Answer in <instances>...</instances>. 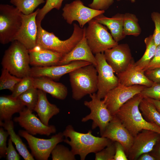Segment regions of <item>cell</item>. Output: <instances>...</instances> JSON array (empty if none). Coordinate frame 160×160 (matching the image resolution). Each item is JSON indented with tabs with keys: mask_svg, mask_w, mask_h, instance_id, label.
<instances>
[{
	"mask_svg": "<svg viewBox=\"0 0 160 160\" xmlns=\"http://www.w3.org/2000/svg\"><path fill=\"white\" fill-rule=\"evenodd\" d=\"M91 64L84 61H76L63 65L31 68L29 76L34 78L44 76L53 80H59L62 76L80 67Z\"/></svg>",
	"mask_w": 160,
	"mask_h": 160,
	"instance_id": "ac0fdd59",
	"label": "cell"
},
{
	"mask_svg": "<svg viewBox=\"0 0 160 160\" xmlns=\"http://www.w3.org/2000/svg\"><path fill=\"white\" fill-rule=\"evenodd\" d=\"M19 135L27 142L31 153L38 160H47L55 147L59 143L63 141V132H59L48 139L35 137L25 130H20Z\"/></svg>",
	"mask_w": 160,
	"mask_h": 160,
	"instance_id": "ba28073f",
	"label": "cell"
},
{
	"mask_svg": "<svg viewBox=\"0 0 160 160\" xmlns=\"http://www.w3.org/2000/svg\"><path fill=\"white\" fill-rule=\"evenodd\" d=\"M141 32V29L136 16L129 13L124 14L123 35L124 38L127 35L137 36Z\"/></svg>",
	"mask_w": 160,
	"mask_h": 160,
	"instance_id": "f1b7e54d",
	"label": "cell"
},
{
	"mask_svg": "<svg viewBox=\"0 0 160 160\" xmlns=\"http://www.w3.org/2000/svg\"><path fill=\"white\" fill-rule=\"evenodd\" d=\"M21 79L11 74L7 69L2 68L0 77V90L7 89L12 92L15 85Z\"/></svg>",
	"mask_w": 160,
	"mask_h": 160,
	"instance_id": "1f68e13d",
	"label": "cell"
},
{
	"mask_svg": "<svg viewBox=\"0 0 160 160\" xmlns=\"http://www.w3.org/2000/svg\"><path fill=\"white\" fill-rule=\"evenodd\" d=\"M22 13L16 7L0 5V42L3 44L14 41L22 24Z\"/></svg>",
	"mask_w": 160,
	"mask_h": 160,
	"instance_id": "8992f818",
	"label": "cell"
},
{
	"mask_svg": "<svg viewBox=\"0 0 160 160\" xmlns=\"http://www.w3.org/2000/svg\"><path fill=\"white\" fill-rule=\"evenodd\" d=\"M84 28V34L81 39L69 53L65 55L59 62L57 65L67 64L76 61H84L93 65L95 67L97 62L87 43L85 36L86 27Z\"/></svg>",
	"mask_w": 160,
	"mask_h": 160,
	"instance_id": "d6986e66",
	"label": "cell"
},
{
	"mask_svg": "<svg viewBox=\"0 0 160 160\" xmlns=\"http://www.w3.org/2000/svg\"><path fill=\"white\" fill-rule=\"evenodd\" d=\"M8 132L5 131L3 127L0 128V158L1 159L6 156V154L7 147V141L8 136Z\"/></svg>",
	"mask_w": 160,
	"mask_h": 160,
	"instance_id": "ab89813d",
	"label": "cell"
},
{
	"mask_svg": "<svg viewBox=\"0 0 160 160\" xmlns=\"http://www.w3.org/2000/svg\"><path fill=\"white\" fill-rule=\"evenodd\" d=\"M156 68H160V45L157 46L154 57L143 71Z\"/></svg>",
	"mask_w": 160,
	"mask_h": 160,
	"instance_id": "ee69618b",
	"label": "cell"
},
{
	"mask_svg": "<svg viewBox=\"0 0 160 160\" xmlns=\"http://www.w3.org/2000/svg\"><path fill=\"white\" fill-rule=\"evenodd\" d=\"M17 98L25 106L33 111L38 100L39 89L32 87L21 94Z\"/></svg>",
	"mask_w": 160,
	"mask_h": 160,
	"instance_id": "4dcf8cb0",
	"label": "cell"
},
{
	"mask_svg": "<svg viewBox=\"0 0 160 160\" xmlns=\"http://www.w3.org/2000/svg\"><path fill=\"white\" fill-rule=\"evenodd\" d=\"M63 11L62 16L67 23L71 25L74 21H77L82 28L92 19L105 12V10H95L85 6L80 0L66 4Z\"/></svg>",
	"mask_w": 160,
	"mask_h": 160,
	"instance_id": "7c38bea8",
	"label": "cell"
},
{
	"mask_svg": "<svg viewBox=\"0 0 160 160\" xmlns=\"http://www.w3.org/2000/svg\"><path fill=\"white\" fill-rule=\"evenodd\" d=\"M115 152L114 142L111 141L105 147L95 153V160H113Z\"/></svg>",
	"mask_w": 160,
	"mask_h": 160,
	"instance_id": "d590c367",
	"label": "cell"
},
{
	"mask_svg": "<svg viewBox=\"0 0 160 160\" xmlns=\"http://www.w3.org/2000/svg\"><path fill=\"white\" fill-rule=\"evenodd\" d=\"M30 65L44 67L57 65L64 55L36 45L28 50Z\"/></svg>",
	"mask_w": 160,
	"mask_h": 160,
	"instance_id": "ffe728a7",
	"label": "cell"
},
{
	"mask_svg": "<svg viewBox=\"0 0 160 160\" xmlns=\"http://www.w3.org/2000/svg\"><path fill=\"white\" fill-rule=\"evenodd\" d=\"M45 0H11L10 2L15 6L24 15H28L33 12L40 4Z\"/></svg>",
	"mask_w": 160,
	"mask_h": 160,
	"instance_id": "f546056e",
	"label": "cell"
},
{
	"mask_svg": "<svg viewBox=\"0 0 160 160\" xmlns=\"http://www.w3.org/2000/svg\"><path fill=\"white\" fill-rule=\"evenodd\" d=\"M89 95L91 100L84 101V104L89 109L90 113L83 117L81 121L82 122H86L92 120V129L98 127L101 135L113 116L111 114L103 100L99 98L96 93Z\"/></svg>",
	"mask_w": 160,
	"mask_h": 160,
	"instance_id": "9c48e42d",
	"label": "cell"
},
{
	"mask_svg": "<svg viewBox=\"0 0 160 160\" xmlns=\"http://www.w3.org/2000/svg\"><path fill=\"white\" fill-rule=\"evenodd\" d=\"M38 32L36 45L62 54L64 56L70 52L82 39L84 28L73 24V31L68 39L62 40L55 35L44 29L41 23H37Z\"/></svg>",
	"mask_w": 160,
	"mask_h": 160,
	"instance_id": "5b68a950",
	"label": "cell"
},
{
	"mask_svg": "<svg viewBox=\"0 0 160 160\" xmlns=\"http://www.w3.org/2000/svg\"><path fill=\"white\" fill-rule=\"evenodd\" d=\"M143 98L140 93L136 95L124 104L115 115L134 137L144 129L160 134V127L146 120L140 110L139 105Z\"/></svg>",
	"mask_w": 160,
	"mask_h": 160,
	"instance_id": "7a4b0ae2",
	"label": "cell"
},
{
	"mask_svg": "<svg viewBox=\"0 0 160 160\" xmlns=\"http://www.w3.org/2000/svg\"><path fill=\"white\" fill-rule=\"evenodd\" d=\"M133 61L124 71L117 74L119 84L125 86L140 85L146 87L151 86L154 82L145 76L144 71L137 69Z\"/></svg>",
	"mask_w": 160,
	"mask_h": 160,
	"instance_id": "44dd1931",
	"label": "cell"
},
{
	"mask_svg": "<svg viewBox=\"0 0 160 160\" xmlns=\"http://www.w3.org/2000/svg\"><path fill=\"white\" fill-rule=\"evenodd\" d=\"M25 106L17 98L10 95H1L0 97V121L11 120L13 115L19 113Z\"/></svg>",
	"mask_w": 160,
	"mask_h": 160,
	"instance_id": "d4e9b609",
	"label": "cell"
},
{
	"mask_svg": "<svg viewBox=\"0 0 160 160\" xmlns=\"http://www.w3.org/2000/svg\"><path fill=\"white\" fill-rule=\"evenodd\" d=\"M144 42L146 46L145 52L142 57L134 63L137 69L143 70L148 66L154 57L157 47L154 42L152 35L146 38Z\"/></svg>",
	"mask_w": 160,
	"mask_h": 160,
	"instance_id": "4316f807",
	"label": "cell"
},
{
	"mask_svg": "<svg viewBox=\"0 0 160 160\" xmlns=\"http://www.w3.org/2000/svg\"><path fill=\"white\" fill-rule=\"evenodd\" d=\"M72 97L76 100L97 92V73L96 67L90 64L80 67L69 73Z\"/></svg>",
	"mask_w": 160,
	"mask_h": 160,
	"instance_id": "3957f363",
	"label": "cell"
},
{
	"mask_svg": "<svg viewBox=\"0 0 160 160\" xmlns=\"http://www.w3.org/2000/svg\"><path fill=\"white\" fill-rule=\"evenodd\" d=\"M33 111L25 107L19 113V116L14 118L13 121L33 135L39 134L48 136L56 132L57 130L55 126L45 125L32 113Z\"/></svg>",
	"mask_w": 160,
	"mask_h": 160,
	"instance_id": "4fadbf2b",
	"label": "cell"
},
{
	"mask_svg": "<svg viewBox=\"0 0 160 160\" xmlns=\"http://www.w3.org/2000/svg\"><path fill=\"white\" fill-rule=\"evenodd\" d=\"M124 14L117 13L111 17L100 15L94 18L110 30L113 38L118 42L124 38L123 35Z\"/></svg>",
	"mask_w": 160,
	"mask_h": 160,
	"instance_id": "cb8c5ba5",
	"label": "cell"
},
{
	"mask_svg": "<svg viewBox=\"0 0 160 160\" xmlns=\"http://www.w3.org/2000/svg\"><path fill=\"white\" fill-rule=\"evenodd\" d=\"M146 87L140 85L125 86L119 84L109 91L103 100L111 114L114 116L124 104Z\"/></svg>",
	"mask_w": 160,
	"mask_h": 160,
	"instance_id": "8fae6325",
	"label": "cell"
},
{
	"mask_svg": "<svg viewBox=\"0 0 160 160\" xmlns=\"http://www.w3.org/2000/svg\"><path fill=\"white\" fill-rule=\"evenodd\" d=\"M64 0H46L44 7L39 9L36 17L37 23H41L46 15L52 9L59 10L61 8Z\"/></svg>",
	"mask_w": 160,
	"mask_h": 160,
	"instance_id": "e575fe53",
	"label": "cell"
},
{
	"mask_svg": "<svg viewBox=\"0 0 160 160\" xmlns=\"http://www.w3.org/2000/svg\"><path fill=\"white\" fill-rule=\"evenodd\" d=\"M39 9L28 15L22 14V24L14 38L21 43L28 50L36 45L38 27L36 17Z\"/></svg>",
	"mask_w": 160,
	"mask_h": 160,
	"instance_id": "9a60e30c",
	"label": "cell"
},
{
	"mask_svg": "<svg viewBox=\"0 0 160 160\" xmlns=\"http://www.w3.org/2000/svg\"><path fill=\"white\" fill-rule=\"evenodd\" d=\"M114 0H93L89 7L97 10H105L113 3Z\"/></svg>",
	"mask_w": 160,
	"mask_h": 160,
	"instance_id": "f35d334b",
	"label": "cell"
},
{
	"mask_svg": "<svg viewBox=\"0 0 160 160\" xmlns=\"http://www.w3.org/2000/svg\"><path fill=\"white\" fill-rule=\"evenodd\" d=\"M34 78L30 76L25 77L15 85L11 95L13 97L17 98L21 94L34 87Z\"/></svg>",
	"mask_w": 160,
	"mask_h": 160,
	"instance_id": "836d02e7",
	"label": "cell"
},
{
	"mask_svg": "<svg viewBox=\"0 0 160 160\" xmlns=\"http://www.w3.org/2000/svg\"><path fill=\"white\" fill-rule=\"evenodd\" d=\"M34 86L59 100H64L68 95V89L66 86L62 83L55 82L46 77L34 78Z\"/></svg>",
	"mask_w": 160,
	"mask_h": 160,
	"instance_id": "7402d4cb",
	"label": "cell"
},
{
	"mask_svg": "<svg viewBox=\"0 0 160 160\" xmlns=\"http://www.w3.org/2000/svg\"><path fill=\"white\" fill-rule=\"evenodd\" d=\"M6 158L7 160H20V159L19 155L16 151L13 145V142L10 138L8 141Z\"/></svg>",
	"mask_w": 160,
	"mask_h": 160,
	"instance_id": "60d3db41",
	"label": "cell"
},
{
	"mask_svg": "<svg viewBox=\"0 0 160 160\" xmlns=\"http://www.w3.org/2000/svg\"><path fill=\"white\" fill-rule=\"evenodd\" d=\"M1 64L2 68L18 78L29 76L31 68L28 50L17 41H12L5 51Z\"/></svg>",
	"mask_w": 160,
	"mask_h": 160,
	"instance_id": "277c9868",
	"label": "cell"
},
{
	"mask_svg": "<svg viewBox=\"0 0 160 160\" xmlns=\"http://www.w3.org/2000/svg\"><path fill=\"white\" fill-rule=\"evenodd\" d=\"M100 135L101 137L107 138L111 141L120 143L123 146L128 156L134 137L116 116H113L112 120Z\"/></svg>",
	"mask_w": 160,
	"mask_h": 160,
	"instance_id": "e0dca14e",
	"label": "cell"
},
{
	"mask_svg": "<svg viewBox=\"0 0 160 160\" xmlns=\"http://www.w3.org/2000/svg\"><path fill=\"white\" fill-rule=\"evenodd\" d=\"M0 126L8 132L10 138L15 146L19 154L25 160H34V157L30 153L26 145L23 143L19 135L17 134L14 129L13 122L11 120L3 122L0 121Z\"/></svg>",
	"mask_w": 160,
	"mask_h": 160,
	"instance_id": "484cf974",
	"label": "cell"
},
{
	"mask_svg": "<svg viewBox=\"0 0 160 160\" xmlns=\"http://www.w3.org/2000/svg\"><path fill=\"white\" fill-rule=\"evenodd\" d=\"M63 133L65 137L63 141L71 147L75 155L79 156L81 160H85L90 153L100 151L111 141L107 138L93 135L91 130L85 133L77 132L71 125L66 127Z\"/></svg>",
	"mask_w": 160,
	"mask_h": 160,
	"instance_id": "6da1fadb",
	"label": "cell"
},
{
	"mask_svg": "<svg viewBox=\"0 0 160 160\" xmlns=\"http://www.w3.org/2000/svg\"><path fill=\"white\" fill-rule=\"evenodd\" d=\"M146 77L154 83H160V68L148 69L144 71Z\"/></svg>",
	"mask_w": 160,
	"mask_h": 160,
	"instance_id": "b9f144b4",
	"label": "cell"
},
{
	"mask_svg": "<svg viewBox=\"0 0 160 160\" xmlns=\"http://www.w3.org/2000/svg\"><path fill=\"white\" fill-rule=\"evenodd\" d=\"M139 108L146 120L160 127V113L151 103L144 98L139 104Z\"/></svg>",
	"mask_w": 160,
	"mask_h": 160,
	"instance_id": "83f0119b",
	"label": "cell"
},
{
	"mask_svg": "<svg viewBox=\"0 0 160 160\" xmlns=\"http://www.w3.org/2000/svg\"><path fill=\"white\" fill-rule=\"evenodd\" d=\"M149 153L155 157L156 160H160V138Z\"/></svg>",
	"mask_w": 160,
	"mask_h": 160,
	"instance_id": "f6af8a7d",
	"label": "cell"
},
{
	"mask_svg": "<svg viewBox=\"0 0 160 160\" xmlns=\"http://www.w3.org/2000/svg\"><path fill=\"white\" fill-rule=\"evenodd\" d=\"M115 152L113 160H128L124 149L119 142H114Z\"/></svg>",
	"mask_w": 160,
	"mask_h": 160,
	"instance_id": "7bdbcfd3",
	"label": "cell"
},
{
	"mask_svg": "<svg viewBox=\"0 0 160 160\" xmlns=\"http://www.w3.org/2000/svg\"><path fill=\"white\" fill-rule=\"evenodd\" d=\"M88 23L85 36L88 45L93 54L104 53L106 50L118 44L108 32L106 27L94 18Z\"/></svg>",
	"mask_w": 160,
	"mask_h": 160,
	"instance_id": "52a82bcc",
	"label": "cell"
},
{
	"mask_svg": "<svg viewBox=\"0 0 160 160\" xmlns=\"http://www.w3.org/2000/svg\"><path fill=\"white\" fill-rule=\"evenodd\" d=\"M105 60L116 74L124 71L134 61L127 44H118L104 52Z\"/></svg>",
	"mask_w": 160,
	"mask_h": 160,
	"instance_id": "5bb4252c",
	"label": "cell"
},
{
	"mask_svg": "<svg viewBox=\"0 0 160 160\" xmlns=\"http://www.w3.org/2000/svg\"><path fill=\"white\" fill-rule=\"evenodd\" d=\"M160 138V134L149 130L144 129L134 137L128 155V160H137L143 153H149Z\"/></svg>",
	"mask_w": 160,
	"mask_h": 160,
	"instance_id": "2e32d148",
	"label": "cell"
},
{
	"mask_svg": "<svg viewBox=\"0 0 160 160\" xmlns=\"http://www.w3.org/2000/svg\"><path fill=\"white\" fill-rule=\"evenodd\" d=\"M118 1H119L121 0H117ZM132 2H134L136 1V0H129Z\"/></svg>",
	"mask_w": 160,
	"mask_h": 160,
	"instance_id": "c3c4849f",
	"label": "cell"
},
{
	"mask_svg": "<svg viewBox=\"0 0 160 160\" xmlns=\"http://www.w3.org/2000/svg\"><path fill=\"white\" fill-rule=\"evenodd\" d=\"M137 160H156V159L149 153H145L140 155Z\"/></svg>",
	"mask_w": 160,
	"mask_h": 160,
	"instance_id": "bcb514c9",
	"label": "cell"
},
{
	"mask_svg": "<svg viewBox=\"0 0 160 160\" xmlns=\"http://www.w3.org/2000/svg\"><path fill=\"white\" fill-rule=\"evenodd\" d=\"M151 17L155 25L154 30L152 35L153 38L157 46L160 45V13L153 12L151 13Z\"/></svg>",
	"mask_w": 160,
	"mask_h": 160,
	"instance_id": "74e56055",
	"label": "cell"
},
{
	"mask_svg": "<svg viewBox=\"0 0 160 160\" xmlns=\"http://www.w3.org/2000/svg\"><path fill=\"white\" fill-rule=\"evenodd\" d=\"M146 98L148 101L151 103L160 113V100L148 98Z\"/></svg>",
	"mask_w": 160,
	"mask_h": 160,
	"instance_id": "7dc6e473",
	"label": "cell"
},
{
	"mask_svg": "<svg viewBox=\"0 0 160 160\" xmlns=\"http://www.w3.org/2000/svg\"><path fill=\"white\" fill-rule=\"evenodd\" d=\"M52 160H75V155L68 148L61 144H57L52 151Z\"/></svg>",
	"mask_w": 160,
	"mask_h": 160,
	"instance_id": "d6a6232c",
	"label": "cell"
},
{
	"mask_svg": "<svg viewBox=\"0 0 160 160\" xmlns=\"http://www.w3.org/2000/svg\"><path fill=\"white\" fill-rule=\"evenodd\" d=\"M33 111L37 113L42 122L48 126L49 120L58 114L60 110L56 105L49 101L45 92L39 89L38 100Z\"/></svg>",
	"mask_w": 160,
	"mask_h": 160,
	"instance_id": "603a6c76",
	"label": "cell"
},
{
	"mask_svg": "<svg viewBox=\"0 0 160 160\" xmlns=\"http://www.w3.org/2000/svg\"><path fill=\"white\" fill-rule=\"evenodd\" d=\"M95 57L97 73V90L96 94L99 98L102 99L109 91L119 85V80L112 68L107 62L104 53L96 54Z\"/></svg>",
	"mask_w": 160,
	"mask_h": 160,
	"instance_id": "30bf717a",
	"label": "cell"
},
{
	"mask_svg": "<svg viewBox=\"0 0 160 160\" xmlns=\"http://www.w3.org/2000/svg\"><path fill=\"white\" fill-rule=\"evenodd\" d=\"M140 93L144 98L160 100V83H154L150 87H146Z\"/></svg>",
	"mask_w": 160,
	"mask_h": 160,
	"instance_id": "8d00e7d4",
	"label": "cell"
}]
</instances>
